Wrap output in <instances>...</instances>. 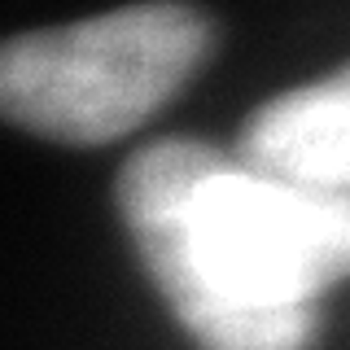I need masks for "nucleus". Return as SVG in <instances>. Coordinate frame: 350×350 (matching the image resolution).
Wrapping results in <instances>:
<instances>
[{
    "mask_svg": "<svg viewBox=\"0 0 350 350\" xmlns=\"http://www.w3.org/2000/svg\"><path fill=\"white\" fill-rule=\"evenodd\" d=\"M114 202L202 350H311L324 293L350 280V197L271 180L206 140L136 149Z\"/></svg>",
    "mask_w": 350,
    "mask_h": 350,
    "instance_id": "f257e3e1",
    "label": "nucleus"
},
{
    "mask_svg": "<svg viewBox=\"0 0 350 350\" xmlns=\"http://www.w3.org/2000/svg\"><path fill=\"white\" fill-rule=\"evenodd\" d=\"M215 49L189 5H131L0 44V118L57 145H109L180 92Z\"/></svg>",
    "mask_w": 350,
    "mask_h": 350,
    "instance_id": "f03ea898",
    "label": "nucleus"
},
{
    "mask_svg": "<svg viewBox=\"0 0 350 350\" xmlns=\"http://www.w3.org/2000/svg\"><path fill=\"white\" fill-rule=\"evenodd\" d=\"M232 153L271 180L350 197V62L262 101L241 123Z\"/></svg>",
    "mask_w": 350,
    "mask_h": 350,
    "instance_id": "7ed1b4c3",
    "label": "nucleus"
}]
</instances>
